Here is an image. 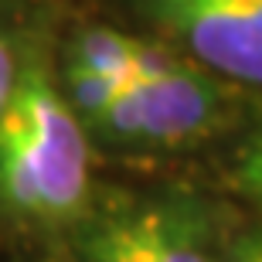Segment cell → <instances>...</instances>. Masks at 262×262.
Segmentation results:
<instances>
[{"mask_svg": "<svg viewBox=\"0 0 262 262\" xmlns=\"http://www.w3.org/2000/svg\"><path fill=\"white\" fill-rule=\"evenodd\" d=\"M225 174L228 187L262 214V116L238 129Z\"/></svg>", "mask_w": 262, "mask_h": 262, "instance_id": "8992f818", "label": "cell"}, {"mask_svg": "<svg viewBox=\"0 0 262 262\" xmlns=\"http://www.w3.org/2000/svg\"><path fill=\"white\" fill-rule=\"evenodd\" d=\"M96 194V143L68 106L55 61L28 48L0 116V225L61 242Z\"/></svg>", "mask_w": 262, "mask_h": 262, "instance_id": "6da1fadb", "label": "cell"}, {"mask_svg": "<svg viewBox=\"0 0 262 262\" xmlns=\"http://www.w3.org/2000/svg\"><path fill=\"white\" fill-rule=\"evenodd\" d=\"M228 262H262V222L232 232V238H228Z\"/></svg>", "mask_w": 262, "mask_h": 262, "instance_id": "ba28073f", "label": "cell"}, {"mask_svg": "<svg viewBox=\"0 0 262 262\" xmlns=\"http://www.w3.org/2000/svg\"><path fill=\"white\" fill-rule=\"evenodd\" d=\"M238 89L181 61L167 75L129 82L89 126L96 150L123 157H170L211 143L238 123Z\"/></svg>", "mask_w": 262, "mask_h": 262, "instance_id": "3957f363", "label": "cell"}, {"mask_svg": "<svg viewBox=\"0 0 262 262\" xmlns=\"http://www.w3.org/2000/svg\"><path fill=\"white\" fill-rule=\"evenodd\" d=\"M24 51H28V45H20L0 17V116L7 113L10 99H14L20 68H24Z\"/></svg>", "mask_w": 262, "mask_h": 262, "instance_id": "52a82bcc", "label": "cell"}, {"mask_svg": "<svg viewBox=\"0 0 262 262\" xmlns=\"http://www.w3.org/2000/svg\"><path fill=\"white\" fill-rule=\"evenodd\" d=\"M34 262H75V259H72V255H68V249L58 242V245H55V252L41 255V259H34Z\"/></svg>", "mask_w": 262, "mask_h": 262, "instance_id": "9c48e42d", "label": "cell"}, {"mask_svg": "<svg viewBox=\"0 0 262 262\" xmlns=\"http://www.w3.org/2000/svg\"><path fill=\"white\" fill-rule=\"evenodd\" d=\"M228 238L208 198L167 184L99 191L61 245L75 262H228Z\"/></svg>", "mask_w": 262, "mask_h": 262, "instance_id": "7a4b0ae2", "label": "cell"}, {"mask_svg": "<svg viewBox=\"0 0 262 262\" xmlns=\"http://www.w3.org/2000/svg\"><path fill=\"white\" fill-rule=\"evenodd\" d=\"M136 28L238 92H262V0H109Z\"/></svg>", "mask_w": 262, "mask_h": 262, "instance_id": "277c9868", "label": "cell"}, {"mask_svg": "<svg viewBox=\"0 0 262 262\" xmlns=\"http://www.w3.org/2000/svg\"><path fill=\"white\" fill-rule=\"evenodd\" d=\"M58 61L89 68L116 85H129V82L167 75L187 58H181L164 41L116 20H78L61 41Z\"/></svg>", "mask_w": 262, "mask_h": 262, "instance_id": "5b68a950", "label": "cell"}]
</instances>
